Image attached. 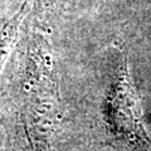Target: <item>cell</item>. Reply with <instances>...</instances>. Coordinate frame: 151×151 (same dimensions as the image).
Instances as JSON below:
<instances>
[{"mask_svg": "<svg viewBox=\"0 0 151 151\" xmlns=\"http://www.w3.org/2000/svg\"><path fill=\"white\" fill-rule=\"evenodd\" d=\"M29 8H30L29 1H25L22 5V8L19 9V12L3 27V29L0 30V72H1L3 65L5 63L8 55L13 48V44H14V42H15L18 30H19V28H20L23 19L25 18L28 12H29Z\"/></svg>", "mask_w": 151, "mask_h": 151, "instance_id": "obj_1", "label": "cell"}]
</instances>
